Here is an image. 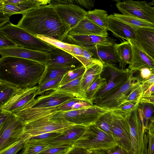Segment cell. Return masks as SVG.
Here are the masks:
<instances>
[{
	"instance_id": "obj_10",
	"label": "cell",
	"mask_w": 154,
	"mask_h": 154,
	"mask_svg": "<svg viewBox=\"0 0 154 154\" xmlns=\"http://www.w3.org/2000/svg\"><path fill=\"white\" fill-rule=\"evenodd\" d=\"M24 132L23 121L17 115L11 113L0 125V150L21 139Z\"/></svg>"
},
{
	"instance_id": "obj_5",
	"label": "cell",
	"mask_w": 154,
	"mask_h": 154,
	"mask_svg": "<svg viewBox=\"0 0 154 154\" xmlns=\"http://www.w3.org/2000/svg\"><path fill=\"white\" fill-rule=\"evenodd\" d=\"M109 111L94 104L87 108L58 112L44 119H61L76 125L87 127L94 124L101 116Z\"/></svg>"
},
{
	"instance_id": "obj_51",
	"label": "cell",
	"mask_w": 154,
	"mask_h": 154,
	"mask_svg": "<svg viewBox=\"0 0 154 154\" xmlns=\"http://www.w3.org/2000/svg\"><path fill=\"white\" fill-rule=\"evenodd\" d=\"M148 134L147 154H154V136L149 133Z\"/></svg>"
},
{
	"instance_id": "obj_55",
	"label": "cell",
	"mask_w": 154,
	"mask_h": 154,
	"mask_svg": "<svg viewBox=\"0 0 154 154\" xmlns=\"http://www.w3.org/2000/svg\"><path fill=\"white\" fill-rule=\"evenodd\" d=\"M149 139V134L147 131H146L144 132V146L143 151L142 154H147L148 143Z\"/></svg>"
},
{
	"instance_id": "obj_44",
	"label": "cell",
	"mask_w": 154,
	"mask_h": 154,
	"mask_svg": "<svg viewBox=\"0 0 154 154\" xmlns=\"http://www.w3.org/2000/svg\"><path fill=\"white\" fill-rule=\"evenodd\" d=\"M19 47L0 31V49Z\"/></svg>"
},
{
	"instance_id": "obj_36",
	"label": "cell",
	"mask_w": 154,
	"mask_h": 154,
	"mask_svg": "<svg viewBox=\"0 0 154 154\" xmlns=\"http://www.w3.org/2000/svg\"><path fill=\"white\" fill-rule=\"evenodd\" d=\"M30 138L29 136L24 135L19 140L0 150V154H17L19 150L23 149L25 143Z\"/></svg>"
},
{
	"instance_id": "obj_29",
	"label": "cell",
	"mask_w": 154,
	"mask_h": 154,
	"mask_svg": "<svg viewBox=\"0 0 154 154\" xmlns=\"http://www.w3.org/2000/svg\"><path fill=\"white\" fill-rule=\"evenodd\" d=\"M36 37L52 46L61 48L73 56H82V48L79 46L43 36Z\"/></svg>"
},
{
	"instance_id": "obj_35",
	"label": "cell",
	"mask_w": 154,
	"mask_h": 154,
	"mask_svg": "<svg viewBox=\"0 0 154 154\" xmlns=\"http://www.w3.org/2000/svg\"><path fill=\"white\" fill-rule=\"evenodd\" d=\"M106 84V79L101 77L100 75L89 87L86 94L87 98L91 104H94L92 101L95 95L103 89Z\"/></svg>"
},
{
	"instance_id": "obj_13",
	"label": "cell",
	"mask_w": 154,
	"mask_h": 154,
	"mask_svg": "<svg viewBox=\"0 0 154 154\" xmlns=\"http://www.w3.org/2000/svg\"><path fill=\"white\" fill-rule=\"evenodd\" d=\"M53 6L69 32L86 17L87 13L83 8L74 4H60Z\"/></svg>"
},
{
	"instance_id": "obj_28",
	"label": "cell",
	"mask_w": 154,
	"mask_h": 154,
	"mask_svg": "<svg viewBox=\"0 0 154 154\" xmlns=\"http://www.w3.org/2000/svg\"><path fill=\"white\" fill-rule=\"evenodd\" d=\"M103 67V64L99 63L85 69L82 80V89L85 93L89 87L101 75Z\"/></svg>"
},
{
	"instance_id": "obj_6",
	"label": "cell",
	"mask_w": 154,
	"mask_h": 154,
	"mask_svg": "<svg viewBox=\"0 0 154 154\" xmlns=\"http://www.w3.org/2000/svg\"><path fill=\"white\" fill-rule=\"evenodd\" d=\"M103 65L101 75L105 76L103 78L106 79L107 84L95 95L92 101L93 103L94 102L116 91L125 84L132 73L128 68L119 69L116 65L104 64Z\"/></svg>"
},
{
	"instance_id": "obj_3",
	"label": "cell",
	"mask_w": 154,
	"mask_h": 154,
	"mask_svg": "<svg viewBox=\"0 0 154 154\" xmlns=\"http://www.w3.org/2000/svg\"><path fill=\"white\" fill-rule=\"evenodd\" d=\"M0 31L18 46L49 53L53 46L11 22L0 28Z\"/></svg>"
},
{
	"instance_id": "obj_4",
	"label": "cell",
	"mask_w": 154,
	"mask_h": 154,
	"mask_svg": "<svg viewBox=\"0 0 154 154\" xmlns=\"http://www.w3.org/2000/svg\"><path fill=\"white\" fill-rule=\"evenodd\" d=\"M116 145L111 135L94 124L86 127L84 133L72 147L82 148L88 150H107Z\"/></svg>"
},
{
	"instance_id": "obj_12",
	"label": "cell",
	"mask_w": 154,
	"mask_h": 154,
	"mask_svg": "<svg viewBox=\"0 0 154 154\" xmlns=\"http://www.w3.org/2000/svg\"><path fill=\"white\" fill-rule=\"evenodd\" d=\"M139 103L138 102L128 119L131 140V151L134 154H142L144 146L145 131L139 115Z\"/></svg>"
},
{
	"instance_id": "obj_53",
	"label": "cell",
	"mask_w": 154,
	"mask_h": 154,
	"mask_svg": "<svg viewBox=\"0 0 154 154\" xmlns=\"http://www.w3.org/2000/svg\"><path fill=\"white\" fill-rule=\"evenodd\" d=\"M140 75L143 80L149 79L153 74L152 72L147 68H142L140 71Z\"/></svg>"
},
{
	"instance_id": "obj_15",
	"label": "cell",
	"mask_w": 154,
	"mask_h": 154,
	"mask_svg": "<svg viewBox=\"0 0 154 154\" xmlns=\"http://www.w3.org/2000/svg\"><path fill=\"white\" fill-rule=\"evenodd\" d=\"M115 41L109 37L95 35L67 34L62 42L87 49L96 45H112L115 44Z\"/></svg>"
},
{
	"instance_id": "obj_11",
	"label": "cell",
	"mask_w": 154,
	"mask_h": 154,
	"mask_svg": "<svg viewBox=\"0 0 154 154\" xmlns=\"http://www.w3.org/2000/svg\"><path fill=\"white\" fill-rule=\"evenodd\" d=\"M116 5L122 14L134 16L154 24V7L145 1L124 0L117 2Z\"/></svg>"
},
{
	"instance_id": "obj_27",
	"label": "cell",
	"mask_w": 154,
	"mask_h": 154,
	"mask_svg": "<svg viewBox=\"0 0 154 154\" xmlns=\"http://www.w3.org/2000/svg\"><path fill=\"white\" fill-rule=\"evenodd\" d=\"M83 75L64 85L60 86L57 90L62 91L66 94L72 97L90 103L86 93L83 91L82 86Z\"/></svg>"
},
{
	"instance_id": "obj_56",
	"label": "cell",
	"mask_w": 154,
	"mask_h": 154,
	"mask_svg": "<svg viewBox=\"0 0 154 154\" xmlns=\"http://www.w3.org/2000/svg\"><path fill=\"white\" fill-rule=\"evenodd\" d=\"M10 17L0 13V28L4 26L6 23L9 22Z\"/></svg>"
},
{
	"instance_id": "obj_37",
	"label": "cell",
	"mask_w": 154,
	"mask_h": 154,
	"mask_svg": "<svg viewBox=\"0 0 154 154\" xmlns=\"http://www.w3.org/2000/svg\"><path fill=\"white\" fill-rule=\"evenodd\" d=\"M85 70V67L82 65L69 70L63 76L60 86L67 84L83 75Z\"/></svg>"
},
{
	"instance_id": "obj_45",
	"label": "cell",
	"mask_w": 154,
	"mask_h": 154,
	"mask_svg": "<svg viewBox=\"0 0 154 154\" xmlns=\"http://www.w3.org/2000/svg\"><path fill=\"white\" fill-rule=\"evenodd\" d=\"M94 0H71L70 4L75 5L82 8L90 10L94 7Z\"/></svg>"
},
{
	"instance_id": "obj_49",
	"label": "cell",
	"mask_w": 154,
	"mask_h": 154,
	"mask_svg": "<svg viewBox=\"0 0 154 154\" xmlns=\"http://www.w3.org/2000/svg\"><path fill=\"white\" fill-rule=\"evenodd\" d=\"M65 154H90L89 150L85 149L72 147Z\"/></svg>"
},
{
	"instance_id": "obj_31",
	"label": "cell",
	"mask_w": 154,
	"mask_h": 154,
	"mask_svg": "<svg viewBox=\"0 0 154 154\" xmlns=\"http://www.w3.org/2000/svg\"><path fill=\"white\" fill-rule=\"evenodd\" d=\"M45 67V71L38 85L58 77L63 76L69 71L73 69L64 67Z\"/></svg>"
},
{
	"instance_id": "obj_24",
	"label": "cell",
	"mask_w": 154,
	"mask_h": 154,
	"mask_svg": "<svg viewBox=\"0 0 154 154\" xmlns=\"http://www.w3.org/2000/svg\"><path fill=\"white\" fill-rule=\"evenodd\" d=\"M107 30L97 26L86 17L82 20L67 34L95 35L108 37Z\"/></svg>"
},
{
	"instance_id": "obj_17",
	"label": "cell",
	"mask_w": 154,
	"mask_h": 154,
	"mask_svg": "<svg viewBox=\"0 0 154 154\" xmlns=\"http://www.w3.org/2000/svg\"><path fill=\"white\" fill-rule=\"evenodd\" d=\"M38 88V85H37L32 88H19L13 96L0 109L13 113L35 98Z\"/></svg>"
},
{
	"instance_id": "obj_46",
	"label": "cell",
	"mask_w": 154,
	"mask_h": 154,
	"mask_svg": "<svg viewBox=\"0 0 154 154\" xmlns=\"http://www.w3.org/2000/svg\"><path fill=\"white\" fill-rule=\"evenodd\" d=\"M153 111L152 108L149 106H146L143 108V128L145 131L149 124V120L151 119Z\"/></svg>"
},
{
	"instance_id": "obj_20",
	"label": "cell",
	"mask_w": 154,
	"mask_h": 154,
	"mask_svg": "<svg viewBox=\"0 0 154 154\" xmlns=\"http://www.w3.org/2000/svg\"><path fill=\"white\" fill-rule=\"evenodd\" d=\"M86 127L79 125H73L57 137L45 142L52 145L72 146L84 133Z\"/></svg>"
},
{
	"instance_id": "obj_33",
	"label": "cell",
	"mask_w": 154,
	"mask_h": 154,
	"mask_svg": "<svg viewBox=\"0 0 154 154\" xmlns=\"http://www.w3.org/2000/svg\"><path fill=\"white\" fill-rule=\"evenodd\" d=\"M108 16L106 11L95 9L88 11L85 17L97 26L107 29Z\"/></svg>"
},
{
	"instance_id": "obj_57",
	"label": "cell",
	"mask_w": 154,
	"mask_h": 154,
	"mask_svg": "<svg viewBox=\"0 0 154 154\" xmlns=\"http://www.w3.org/2000/svg\"><path fill=\"white\" fill-rule=\"evenodd\" d=\"M146 130L149 134L154 136V118L150 120Z\"/></svg>"
},
{
	"instance_id": "obj_40",
	"label": "cell",
	"mask_w": 154,
	"mask_h": 154,
	"mask_svg": "<svg viewBox=\"0 0 154 154\" xmlns=\"http://www.w3.org/2000/svg\"><path fill=\"white\" fill-rule=\"evenodd\" d=\"M82 56H73L79 61L85 69L95 64L102 63L93 58L91 53L87 50L82 48Z\"/></svg>"
},
{
	"instance_id": "obj_43",
	"label": "cell",
	"mask_w": 154,
	"mask_h": 154,
	"mask_svg": "<svg viewBox=\"0 0 154 154\" xmlns=\"http://www.w3.org/2000/svg\"><path fill=\"white\" fill-rule=\"evenodd\" d=\"M138 102L136 103H124L117 110L126 117L130 116Z\"/></svg>"
},
{
	"instance_id": "obj_34",
	"label": "cell",
	"mask_w": 154,
	"mask_h": 154,
	"mask_svg": "<svg viewBox=\"0 0 154 154\" xmlns=\"http://www.w3.org/2000/svg\"><path fill=\"white\" fill-rule=\"evenodd\" d=\"M19 89L0 80V108L2 107L13 96Z\"/></svg>"
},
{
	"instance_id": "obj_58",
	"label": "cell",
	"mask_w": 154,
	"mask_h": 154,
	"mask_svg": "<svg viewBox=\"0 0 154 154\" xmlns=\"http://www.w3.org/2000/svg\"><path fill=\"white\" fill-rule=\"evenodd\" d=\"M27 0H0V3L9 4H18L26 2Z\"/></svg>"
},
{
	"instance_id": "obj_16",
	"label": "cell",
	"mask_w": 154,
	"mask_h": 154,
	"mask_svg": "<svg viewBox=\"0 0 154 154\" xmlns=\"http://www.w3.org/2000/svg\"><path fill=\"white\" fill-rule=\"evenodd\" d=\"M48 54L49 58L45 66L74 69L82 65L72 55L56 47L53 46Z\"/></svg>"
},
{
	"instance_id": "obj_19",
	"label": "cell",
	"mask_w": 154,
	"mask_h": 154,
	"mask_svg": "<svg viewBox=\"0 0 154 154\" xmlns=\"http://www.w3.org/2000/svg\"><path fill=\"white\" fill-rule=\"evenodd\" d=\"M131 45L132 57L128 68L134 73L140 71L143 68H147L154 73V61L142 49L134 40H129Z\"/></svg>"
},
{
	"instance_id": "obj_14",
	"label": "cell",
	"mask_w": 154,
	"mask_h": 154,
	"mask_svg": "<svg viewBox=\"0 0 154 154\" xmlns=\"http://www.w3.org/2000/svg\"><path fill=\"white\" fill-rule=\"evenodd\" d=\"M75 97L66 94L62 91L57 90L40 96L36 99H32L18 110L28 108H44L55 107Z\"/></svg>"
},
{
	"instance_id": "obj_8",
	"label": "cell",
	"mask_w": 154,
	"mask_h": 154,
	"mask_svg": "<svg viewBox=\"0 0 154 154\" xmlns=\"http://www.w3.org/2000/svg\"><path fill=\"white\" fill-rule=\"evenodd\" d=\"M128 78L118 90L113 93L93 102V104L110 111L117 109L123 104L131 91L140 83L141 81L133 76Z\"/></svg>"
},
{
	"instance_id": "obj_30",
	"label": "cell",
	"mask_w": 154,
	"mask_h": 154,
	"mask_svg": "<svg viewBox=\"0 0 154 154\" xmlns=\"http://www.w3.org/2000/svg\"><path fill=\"white\" fill-rule=\"evenodd\" d=\"M113 16L122 22L132 27L135 30L140 28H154V24L137 17L118 13Z\"/></svg>"
},
{
	"instance_id": "obj_60",
	"label": "cell",
	"mask_w": 154,
	"mask_h": 154,
	"mask_svg": "<svg viewBox=\"0 0 154 154\" xmlns=\"http://www.w3.org/2000/svg\"><path fill=\"white\" fill-rule=\"evenodd\" d=\"M147 96L150 97L152 98H154V95L152 94V95H147Z\"/></svg>"
},
{
	"instance_id": "obj_25",
	"label": "cell",
	"mask_w": 154,
	"mask_h": 154,
	"mask_svg": "<svg viewBox=\"0 0 154 154\" xmlns=\"http://www.w3.org/2000/svg\"><path fill=\"white\" fill-rule=\"evenodd\" d=\"M114 45H96L85 49L91 53L93 58L100 61L103 64L116 65L119 61L114 52Z\"/></svg>"
},
{
	"instance_id": "obj_54",
	"label": "cell",
	"mask_w": 154,
	"mask_h": 154,
	"mask_svg": "<svg viewBox=\"0 0 154 154\" xmlns=\"http://www.w3.org/2000/svg\"><path fill=\"white\" fill-rule=\"evenodd\" d=\"M11 113L3 109H0V125L5 122Z\"/></svg>"
},
{
	"instance_id": "obj_26",
	"label": "cell",
	"mask_w": 154,
	"mask_h": 154,
	"mask_svg": "<svg viewBox=\"0 0 154 154\" xmlns=\"http://www.w3.org/2000/svg\"><path fill=\"white\" fill-rule=\"evenodd\" d=\"M114 49L120 69H124L131 60L132 50L131 42L128 40L119 44H115L114 45Z\"/></svg>"
},
{
	"instance_id": "obj_9",
	"label": "cell",
	"mask_w": 154,
	"mask_h": 154,
	"mask_svg": "<svg viewBox=\"0 0 154 154\" xmlns=\"http://www.w3.org/2000/svg\"><path fill=\"white\" fill-rule=\"evenodd\" d=\"M112 116L110 130L116 144L131 151V140L128 119L117 110L110 111Z\"/></svg>"
},
{
	"instance_id": "obj_32",
	"label": "cell",
	"mask_w": 154,
	"mask_h": 154,
	"mask_svg": "<svg viewBox=\"0 0 154 154\" xmlns=\"http://www.w3.org/2000/svg\"><path fill=\"white\" fill-rule=\"evenodd\" d=\"M51 144L44 141L31 138L25 143L23 154H38L48 148Z\"/></svg>"
},
{
	"instance_id": "obj_61",
	"label": "cell",
	"mask_w": 154,
	"mask_h": 154,
	"mask_svg": "<svg viewBox=\"0 0 154 154\" xmlns=\"http://www.w3.org/2000/svg\"><path fill=\"white\" fill-rule=\"evenodd\" d=\"M23 150H22V151L21 152H20V153H19V154H23Z\"/></svg>"
},
{
	"instance_id": "obj_47",
	"label": "cell",
	"mask_w": 154,
	"mask_h": 154,
	"mask_svg": "<svg viewBox=\"0 0 154 154\" xmlns=\"http://www.w3.org/2000/svg\"><path fill=\"white\" fill-rule=\"evenodd\" d=\"M106 151L109 154H134L132 151H128L116 144Z\"/></svg>"
},
{
	"instance_id": "obj_52",
	"label": "cell",
	"mask_w": 154,
	"mask_h": 154,
	"mask_svg": "<svg viewBox=\"0 0 154 154\" xmlns=\"http://www.w3.org/2000/svg\"><path fill=\"white\" fill-rule=\"evenodd\" d=\"M139 102L140 103H148L154 106V98L150 97L143 94L140 97Z\"/></svg>"
},
{
	"instance_id": "obj_42",
	"label": "cell",
	"mask_w": 154,
	"mask_h": 154,
	"mask_svg": "<svg viewBox=\"0 0 154 154\" xmlns=\"http://www.w3.org/2000/svg\"><path fill=\"white\" fill-rule=\"evenodd\" d=\"M72 146L51 145L47 149L38 154H65Z\"/></svg>"
},
{
	"instance_id": "obj_21",
	"label": "cell",
	"mask_w": 154,
	"mask_h": 154,
	"mask_svg": "<svg viewBox=\"0 0 154 154\" xmlns=\"http://www.w3.org/2000/svg\"><path fill=\"white\" fill-rule=\"evenodd\" d=\"M107 25V30L111 31L116 37L121 38L123 40H135V30L116 18L113 14L108 16Z\"/></svg>"
},
{
	"instance_id": "obj_48",
	"label": "cell",
	"mask_w": 154,
	"mask_h": 154,
	"mask_svg": "<svg viewBox=\"0 0 154 154\" xmlns=\"http://www.w3.org/2000/svg\"><path fill=\"white\" fill-rule=\"evenodd\" d=\"M60 134L57 132L46 133L33 137L30 138L45 142L54 138Z\"/></svg>"
},
{
	"instance_id": "obj_38",
	"label": "cell",
	"mask_w": 154,
	"mask_h": 154,
	"mask_svg": "<svg viewBox=\"0 0 154 154\" xmlns=\"http://www.w3.org/2000/svg\"><path fill=\"white\" fill-rule=\"evenodd\" d=\"M110 111L106 112L102 115L94 124L101 130L111 135L110 126L112 116Z\"/></svg>"
},
{
	"instance_id": "obj_59",
	"label": "cell",
	"mask_w": 154,
	"mask_h": 154,
	"mask_svg": "<svg viewBox=\"0 0 154 154\" xmlns=\"http://www.w3.org/2000/svg\"><path fill=\"white\" fill-rule=\"evenodd\" d=\"M90 154H109L104 150H89Z\"/></svg>"
},
{
	"instance_id": "obj_50",
	"label": "cell",
	"mask_w": 154,
	"mask_h": 154,
	"mask_svg": "<svg viewBox=\"0 0 154 154\" xmlns=\"http://www.w3.org/2000/svg\"><path fill=\"white\" fill-rule=\"evenodd\" d=\"M143 92L154 84V73L148 79L141 80L140 82Z\"/></svg>"
},
{
	"instance_id": "obj_18",
	"label": "cell",
	"mask_w": 154,
	"mask_h": 154,
	"mask_svg": "<svg viewBox=\"0 0 154 154\" xmlns=\"http://www.w3.org/2000/svg\"><path fill=\"white\" fill-rule=\"evenodd\" d=\"M2 57L11 56L38 62L45 66L49 58L48 53L17 47L0 49Z\"/></svg>"
},
{
	"instance_id": "obj_7",
	"label": "cell",
	"mask_w": 154,
	"mask_h": 154,
	"mask_svg": "<svg viewBox=\"0 0 154 154\" xmlns=\"http://www.w3.org/2000/svg\"><path fill=\"white\" fill-rule=\"evenodd\" d=\"M24 123V135L29 136L30 138L46 133H61L70 127L76 125L61 119H39Z\"/></svg>"
},
{
	"instance_id": "obj_2",
	"label": "cell",
	"mask_w": 154,
	"mask_h": 154,
	"mask_svg": "<svg viewBox=\"0 0 154 154\" xmlns=\"http://www.w3.org/2000/svg\"><path fill=\"white\" fill-rule=\"evenodd\" d=\"M45 67L35 61L11 56L0 59V80L19 88L38 84Z\"/></svg>"
},
{
	"instance_id": "obj_23",
	"label": "cell",
	"mask_w": 154,
	"mask_h": 154,
	"mask_svg": "<svg viewBox=\"0 0 154 154\" xmlns=\"http://www.w3.org/2000/svg\"><path fill=\"white\" fill-rule=\"evenodd\" d=\"M135 41L143 51L154 61V28L135 29Z\"/></svg>"
},
{
	"instance_id": "obj_22",
	"label": "cell",
	"mask_w": 154,
	"mask_h": 154,
	"mask_svg": "<svg viewBox=\"0 0 154 154\" xmlns=\"http://www.w3.org/2000/svg\"><path fill=\"white\" fill-rule=\"evenodd\" d=\"M51 0H27L18 4L0 3V13L9 17L15 14H22L29 9L50 4Z\"/></svg>"
},
{
	"instance_id": "obj_41",
	"label": "cell",
	"mask_w": 154,
	"mask_h": 154,
	"mask_svg": "<svg viewBox=\"0 0 154 154\" xmlns=\"http://www.w3.org/2000/svg\"><path fill=\"white\" fill-rule=\"evenodd\" d=\"M143 93V91L142 87L140 83L131 91L124 103H136L137 102L139 101L140 97Z\"/></svg>"
},
{
	"instance_id": "obj_39",
	"label": "cell",
	"mask_w": 154,
	"mask_h": 154,
	"mask_svg": "<svg viewBox=\"0 0 154 154\" xmlns=\"http://www.w3.org/2000/svg\"><path fill=\"white\" fill-rule=\"evenodd\" d=\"M63 77H60L38 85V88L36 92V95L40 94L47 91L57 90L60 86Z\"/></svg>"
},
{
	"instance_id": "obj_1",
	"label": "cell",
	"mask_w": 154,
	"mask_h": 154,
	"mask_svg": "<svg viewBox=\"0 0 154 154\" xmlns=\"http://www.w3.org/2000/svg\"><path fill=\"white\" fill-rule=\"evenodd\" d=\"M22 14L17 25L36 36L41 35L62 42L69 32L50 4L31 9Z\"/></svg>"
}]
</instances>
